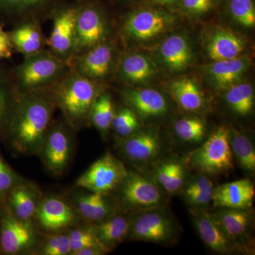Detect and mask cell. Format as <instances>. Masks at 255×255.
Instances as JSON below:
<instances>
[{
	"instance_id": "obj_1",
	"label": "cell",
	"mask_w": 255,
	"mask_h": 255,
	"mask_svg": "<svg viewBox=\"0 0 255 255\" xmlns=\"http://www.w3.org/2000/svg\"><path fill=\"white\" fill-rule=\"evenodd\" d=\"M55 109L51 90L18 93L4 134L14 152L38 155L51 126Z\"/></svg>"
},
{
	"instance_id": "obj_2",
	"label": "cell",
	"mask_w": 255,
	"mask_h": 255,
	"mask_svg": "<svg viewBox=\"0 0 255 255\" xmlns=\"http://www.w3.org/2000/svg\"><path fill=\"white\" fill-rule=\"evenodd\" d=\"M51 92L66 124L74 130H80L90 123L92 106L102 91L98 82L70 70Z\"/></svg>"
},
{
	"instance_id": "obj_3",
	"label": "cell",
	"mask_w": 255,
	"mask_h": 255,
	"mask_svg": "<svg viewBox=\"0 0 255 255\" xmlns=\"http://www.w3.org/2000/svg\"><path fill=\"white\" fill-rule=\"evenodd\" d=\"M67 62L49 49L24 56L14 70V85L18 93L51 90L70 72Z\"/></svg>"
},
{
	"instance_id": "obj_4",
	"label": "cell",
	"mask_w": 255,
	"mask_h": 255,
	"mask_svg": "<svg viewBox=\"0 0 255 255\" xmlns=\"http://www.w3.org/2000/svg\"><path fill=\"white\" fill-rule=\"evenodd\" d=\"M231 131L227 127L218 128L199 148L188 156V162L199 172L219 174L233 167Z\"/></svg>"
},
{
	"instance_id": "obj_5",
	"label": "cell",
	"mask_w": 255,
	"mask_h": 255,
	"mask_svg": "<svg viewBox=\"0 0 255 255\" xmlns=\"http://www.w3.org/2000/svg\"><path fill=\"white\" fill-rule=\"evenodd\" d=\"M115 191L117 206L125 213L159 209L164 202L163 195L158 186L133 171L128 172Z\"/></svg>"
},
{
	"instance_id": "obj_6",
	"label": "cell",
	"mask_w": 255,
	"mask_h": 255,
	"mask_svg": "<svg viewBox=\"0 0 255 255\" xmlns=\"http://www.w3.org/2000/svg\"><path fill=\"white\" fill-rule=\"evenodd\" d=\"M1 208L0 253L18 255L36 251L39 241L33 221L18 219L6 206Z\"/></svg>"
},
{
	"instance_id": "obj_7",
	"label": "cell",
	"mask_w": 255,
	"mask_h": 255,
	"mask_svg": "<svg viewBox=\"0 0 255 255\" xmlns=\"http://www.w3.org/2000/svg\"><path fill=\"white\" fill-rule=\"evenodd\" d=\"M128 172L123 162L108 152L97 159L78 177L75 188L111 194L120 185Z\"/></svg>"
},
{
	"instance_id": "obj_8",
	"label": "cell",
	"mask_w": 255,
	"mask_h": 255,
	"mask_svg": "<svg viewBox=\"0 0 255 255\" xmlns=\"http://www.w3.org/2000/svg\"><path fill=\"white\" fill-rule=\"evenodd\" d=\"M150 6L133 10L126 16L122 26L126 36L136 41H147L163 33L173 23V15Z\"/></svg>"
},
{
	"instance_id": "obj_9",
	"label": "cell",
	"mask_w": 255,
	"mask_h": 255,
	"mask_svg": "<svg viewBox=\"0 0 255 255\" xmlns=\"http://www.w3.org/2000/svg\"><path fill=\"white\" fill-rule=\"evenodd\" d=\"M109 33L110 28L107 18L98 6L87 4L79 6L73 58L97 45L107 42Z\"/></svg>"
},
{
	"instance_id": "obj_10",
	"label": "cell",
	"mask_w": 255,
	"mask_h": 255,
	"mask_svg": "<svg viewBox=\"0 0 255 255\" xmlns=\"http://www.w3.org/2000/svg\"><path fill=\"white\" fill-rule=\"evenodd\" d=\"M67 127V124L52 123L38 154L47 171L56 177L68 168L73 153V140Z\"/></svg>"
},
{
	"instance_id": "obj_11",
	"label": "cell",
	"mask_w": 255,
	"mask_h": 255,
	"mask_svg": "<svg viewBox=\"0 0 255 255\" xmlns=\"http://www.w3.org/2000/svg\"><path fill=\"white\" fill-rule=\"evenodd\" d=\"M132 216L128 236L135 241L164 243L172 241L176 227L170 217L159 209L139 212Z\"/></svg>"
},
{
	"instance_id": "obj_12",
	"label": "cell",
	"mask_w": 255,
	"mask_h": 255,
	"mask_svg": "<svg viewBox=\"0 0 255 255\" xmlns=\"http://www.w3.org/2000/svg\"><path fill=\"white\" fill-rule=\"evenodd\" d=\"M80 219L71 204L58 196H49L42 197L33 220L45 232L55 233L74 227Z\"/></svg>"
},
{
	"instance_id": "obj_13",
	"label": "cell",
	"mask_w": 255,
	"mask_h": 255,
	"mask_svg": "<svg viewBox=\"0 0 255 255\" xmlns=\"http://www.w3.org/2000/svg\"><path fill=\"white\" fill-rule=\"evenodd\" d=\"M115 47L107 41L74 57L69 63L70 70L98 82L109 76L115 65Z\"/></svg>"
},
{
	"instance_id": "obj_14",
	"label": "cell",
	"mask_w": 255,
	"mask_h": 255,
	"mask_svg": "<svg viewBox=\"0 0 255 255\" xmlns=\"http://www.w3.org/2000/svg\"><path fill=\"white\" fill-rule=\"evenodd\" d=\"M79 6H66L53 15V28L47 44L57 57L69 62L73 58L75 46V29Z\"/></svg>"
},
{
	"instance_id": "obj_15",
	"label": "cell",
	"mask_w": 255,
	"mask_h": 255,
	"mask_svg": "<svg viewBox=\"0 0 255 255\" xmlns=\"http://www.w3.org/2000/svg\"><path fill=\"white\" fill-rule=\"evenodd\" d=\"M79 191L72 194L71 204L82 219L92 224L102 222L117 213L115 200L110 194L92 192L76 188Z\"/></svg>"
},
{
	"instance_id": "obj_16",
	"label": "cell",
	"mask_w": 255,
	"mask_h": 255,
	"mask_svg": "<svg viewBox=\"0 0 255 255\" xmlns=\"http://www.w3.org/2000/svg\"><path fill=\"white\" fill-rule=\"evenodd\" d=\"M162 143L158 134L152 130L135 132L130 136L120 137L119 149L126 158L135 162H150L162 150Z\"/></svg>"
},
{
	"instance_id": "obj_17",
	"label": "cell",
	"mask_w": 255,
	"mask_h": 255,
	"mask_svg": "<svg viewBox=\"0 0 255 255\" xmlns=\"http://www.w3.org/2000/svg\"><path fill=\"white\" fill-rule=\"evenodd\" d=\"M122 97L128 107L142 118L162 117L168 111L164 96L154 89H126Z\"/></svg>"
},
{
	"instance_id": "obj_18",
	"label": "cell",
	"mask_w": 255,
	"mask_h": 255,
	"mask_svg": "<svg viewBox=\"0 0 255 255\" xmlns=\"http://www.w3.org/2000/svg\"><path fill=\"white\" fill-rule=\"evenodd\" d=\"M254 197L253 183L249 179H240L215 188L212 201L216 208L250 209Z\"/></svg>"
},
{
	"instance_id": "obj_19",
	"label": "cell",
	"mask_w": 255,
	"mask_h": 255,
	"mask_svg": "<svg viewBox=\"0 0 255 255\" xmlns=\"http://www.w3.org/2000/svg\"><path fill=\"white\" fill-rule=\"evenodd\" d=\"M41 199V189L36 184L23 180L11 189L4 205L18 219L33 221Z\"/></svg>"
},
{
	"instance_id": "obj_20",
	"label": "cell",
	"mask_w": 255,
	"mask_h": 255,
	"mask_svg": "<svg viewBox=\"0 0 255 255\" xmlns=\"http://www.w3.org/2000/svg\"><path fill=\"white\" fill-rule=\"evenodd\" d=\"M246 43L239 35L228 28L218 27L206 41L208 55L213 61L232 59L241 56Z\"/></svg>"
},
{
	"instance_id": "obj_21",
	"label": "cell",
	"mask_w": 255,
	"mask_h": 255,
	"mask_svg": "<svg viewBox=\"0 0 255 255\" xmlns=\"http://www.w3.org/2000/svg\"><path fill=\"white\" fill-rule=\"evenodd\" d=\"M132 220L130 215L116 214L90 226L97 241L108 253L128 236Z\"/></svg>"
},
{
	"instance_id": "obj_22",
	"label": "cell",
	"mask_w": 255,
	"mask_h": 255,
	"mask_svg": "<svg viewBox=\"0 0 255 255\" xmlns=\"http://www.w3.org/2000/svg\"><path fill=\"white\" fill-rule=\"evenodd\" d=\"M194 213V224L197 232L211 251L221 254H230L238 248L236 243L225 234L212 215L203 211Z\"/></svg>"
},
{
	"instance_id": "obj_23",
	"label": "cell",
	"mask_w": 255,
	"mask_h": 255,
	"mask_svg": "<svg viewBox=\"0 0 255 255\" xmlns=\"http://www.w3.org/2000/svg\"><path fill=\"white\" fill-rule=\"evenodd\" d=\"M13 50L27 56L44 49L46 41L39 23L26 20L8 32Z\"/></svg>"
},
{
	"instance_id": "obj_24",
	"label": "cell",
	"mask_w": 255,
	"mask_h": 255,
	"mask_svg": "<svg viewBox=\"0 0 255 255\" xmlns=\"http://www.w3.org/2000/svg\"><path fill=\"white\" fill-rule=\"evenodd\" d=\"M251 65L247 56L232 59L214 61L206 66V70L216 86L219 89L229 88L241 80Z\"/></svg>"
},
{
	"instance_id": "obj_25",
	"label": "cell",
	"mask_w": 255,
	"mask_h": 255,
	"mask_svg": "<svg viewBox=\"0 0 255 255\" xmlns=\"http://www.w3.org/2000/svg\"><path fill=\"white\" fill-rule=\"evenodd\" d=\"M159 54L166 66L173 72L185 70L194 59L187 38L179 34L166 38L159 48Z\"/></svg>"
},
{
	"instance_id": "obj_26",
	"label": "cell",
	"mask_w": 255,
	"mask_h": 255,
	"mask_svg": "<svg viewBox=\"0 0 255 255\" xmlns=\"http://www.w3.org/2000/svg\"><path fill=\"white\" fill-rule=\"evenodd\" d=\"M225 234L233 243L248 234L252 225L249 209H223L211 214Z\"/></svg>"
},
{
	"instance_id": "obj_27",
	"label": "cell",
	"mask_w": 255,
	"mask_h": 255,
	"mask_svg": "<svg viewBox=\"0 0 255 255\" xmlns=\"http://www.w3.org/2000/svg\"><path fill=\"white\" fill-rule=\"evenodd\" d=\"M169 92L178 105L188 112H197L204 108L205 97L199 85L191 78H183L171 82Z\"/></svg>"
},
{
	"instance_id": "obj_28",
	"label": "cell",
	"mask_w": 255,
	"mask_h": 255,
	"mask_svg": "<svg viewBox=\"0 0 255 255\" xmlns=\"http://www.w3.org/2000/svg\"><path fill=\"white\" fill-rule=\"evenodd\" d=\"M119 77L131 83H142L152 78L154 68L145 55L130 54L124 57L118 67Z\"/></svg>"
},
{
	"instance_id": "obj_29",
	"label": "cell",
	"mask_w": 255,
	"mask_h": 255,
	"mask_svg": "<svg viewBox=\"0 0 255 255\" xmlns=\"http://www.w3.org/2000/svg\"><path fill=\"white\" fill-rule=\"evenodd\" d=\"M155 175L159 186L170 194L180 190L185 182L186 172L184 166L174 159L158 164L155 168Z\"/></svg>"
},
{
	"instance_id": "obj_30",
	"label": "cell",
	"mask_w": 255,
	"mask_h": 255,
	"mask_svg": "<svg viewBox=\"0 0 255 255\" xmlns=\"http://www.w3.org/2000/svg\"><path fill=\"white\" fill-rule=\"evenodd\" d=\"M114 114L115 110L112 97L107 92H101L92 106L90 123L105 136L112 128Z\"/></svg>"
},
{
	"instance_id": "obj_31",
	"label": "cell",
	"mask_w": 255,
	"mask_h": 255,
	"mask_svg": "<svg viewBox=\"0 0 255 255\" xmlns=\"http://www.w3.org/2000/svg\"><path fill=\"white\" fill-rule=\"evenodd\" d=\"M226 100L228 106L241 116H248L254 107V88L248 83L235 84L228 88Z\"/></svg>"
},
{
	"instance_id": "obj_32",
	"label": "cell",
	"mask_w": 255,
	"mask_h": 255,
	"mask_svg": "<svg viewBox=\"0 0 255 255\" xmlns=\"http://www.w3.org/2000/svg\"><path fill=\"white\" fill-rule=\"evenodd\" d=\"M18 95L14 82L0 71V135L6 132Z\"/></svg>"
},
{
	"instance_id": "obj_33",
	"label": "cell",
	"mask_w": 255,
	"mask_h": 255,
	"mask_svg": "<svg viewBox=\"0 0 255 255\" xmlns=\"http://www.w3.org/2000/svg\"><path fill=\"white\" fill-rule=\"evenodd\" d=\"M231 149L242 168L254 173L255 171V151L253 142L246 135L237 130L231 131Z\"/></svg>"
},
{
	"instance_id": "obj_34",
	"label": "cell",
	"mask_w": 255,
	"mask_h": 255,
	"mask_svg": "<svg viewBox=\"0 0 255 255\" xmlns=\"http://www.w3.org/2000/svg\"><path fill=\"white\" fill-rule=\"evenodd\" d=\"M174 130L179 138L186 142H199L206 135L204 122L197 117H184L174 124Z\"/></svg>"
},
{
	"instance_id": "obj_35",
	"label": "cell",
	"mask_w": 255,
	"mask_h": 255,
	"mask_svg": "<svg viewBox=\"0 0 255 255\" xmlns=\"http://www.w3.org/2000/svg\"><path fill=\"white\" fill-rule=\"evenodd\" d=\"M37 255H70L71 246L68 233H48L44 241L37 247Z\"/></svg>"
},
{
	"instance_id": "obj_36",
	"label": "cell",
	"mask_w": 255,
	"mask_h": 255,
	"mask_svg": "<svg viewBox=\"0 0 255 255\" xmlns=\"http://www.w3.org/2000/svg\"><path fill=\"white\" fill-rule=\"evenodd\" d=\"M140 127L138 117L130 107H123L115 112L112 128L120 137L130 136L138 130Z\"/></svg>"
},
{
	"instance_id": "obj_37",
	"label": "cell",
	"mask_w": 255,
	"mask_h": 255,
	"mask_svg": "<svg viewBox=\"0 0 255 255\" xmlns=\"http://www.w3.org/2000/svg\"><path fill=\"white\" fill-rule=\"evenodd\" d=\"M227 6L230 14L236 22L244 27H254V0H227Z\"/></svg>"
},
{
	"instance_id": "obj_38",
	"label": "cell",
	"mask_w": 255,
	"mask_h": 255,
	"mask_svg": "<svg viewBox=\"0 0 255 255\" xmlns=\"http://www.w3.org/2000/svg\"><path fill=\"white\" fill-rule=\"evenodd\" d=\"M23 180L0 154V207L4 205L6 196L11 189Z\"/></svg>"
},
{
	"instance_id": "obj_39",
	"label": "cell",
	"mask_w": 255,
	"mask_h": 255,
	"mask_svg": "<svg viewBox=\"0 0 255 255\" xmlns=\"http://www.w3.org/2000/svg\"><path fill=\"white\" fill-rule=\"evenodd\" d=\"M50 0H0V13L24 15L46 4Z\"/></svg>"
},
{
	"instance_id": "obj_40",
	"label": "cell",
	"mask_w": 255,
	"mask_h": 255,
	"mask_svg": "<svg viewBox=\"0 0 255 255\" xmlns=\"http://www.w3.org/2000/svg\"><path fill=\"white\" fill-rule=\"evenodd\" d=\"M68 235L70 238V246H71L70 255H73L75 252L80 251L84 248L95 246L102 247L97 241L90 226L88 227L74 228L69 231Z\"/></svg>"
},
{
	"instance_id": "obj_41",
	"label": "cell",
	"mask_w": 255,
	"mask_h": 255,
	"mask_svg": "<svg viewBox=\"0 0 255 255\" xmlns=\"http://www.w3.org/2000/svg\"><path fill=\"white\" fill-rule=\"evenodd\" d=\"M217 2L218 0H181L179 5L184 12L199 16L214 9Z\"/></svg>"
},
{
	"instance_id": "obj_42",
	"label": "cell",
	"mask_w": 255,
	"mask_h": 255,
	"mask_svg": "<svg viewBox=\"0 0 255 255\" xmlns=\"http://www.w3.org/2000/svg\"><path fill=\"white\" fill-rule=\"evenodd\" d=\"M215 187L212 181L204 175H199L196 177L194 180L191 181L189 185L185 189L184 194H191V193L203 192V191H210L214 192Z\"/></svg>"
},
{
	"instance_id": "obj_43",
	"label": "cell",
	"mask_w": 255,
	"mask_h": 255,
	"mask_svg": "<svg viewBox=\"0 0 255 255\" xmlns=\"http://www.w3.org/2000/svg\"><path fill=\"white\" fill-rule=\"evenodd\" d=\"M213 195H214V192H210V191L184 194L188 202L191 205L195 206L208 205L210 202L212 201Z\"/></svg>"
},
{
	"instance_id": "obj_44",
	"label": "cell",
	"mask_w": 255,
	"mask_h": 255,
	"mask_svg": "<svg viewBox=\"0 0 255 255\" xmlns=\"http://www.w3.org/2000/svg\"><path fill=\"white\" fill-rule=\"evenodd\" d=\"M13 48L8 32L0 26V60L7 59L12 55Z\"/></svg>"
},
{
	"instance_id": "obj_45",
	"label": "cell",
	"mask_w": 255,
	"mask_h": 255,
	"mask_svg": "<svg viewBox=\"0 0 255 255\" xmlns=\"http://www.w3.org/2000/svg\"><path fill=\"white\" fill-rule=\"evenodd\" d=\"M107 252L100 246L90 247L75 252L73 255H102L107 254Z\"/></svg>"
},
{
	"instance_id": "obj_46",
	"label": "cell",
	"mask_w": 255,
	"mask_h": 255,
	"mask_svg": "<svg viewBox=\"0 0 255 255\" xmlns=\"http://www.w3.org/2000/svg\"><path fill=\"white\" fill-rule=\"evenodd\" d=\"M181 0H147L149 4L156 6H172L179 5Z\"/></svg>"
},
{
	"instance_id": "obj_47",
	"label": "cell",
	"mask_w": 255,
	"mask_h": 255,
	"mask_svg": "<svg viewBox=\"0 0 255 255\" xmlns=\"http://www.w3.org/2000/svg\"><path fill=\"white\" fill-rule=\"evenodd\" d=\"M122 1H138V0H122Z\"/></svg>"
}]
</instances>
